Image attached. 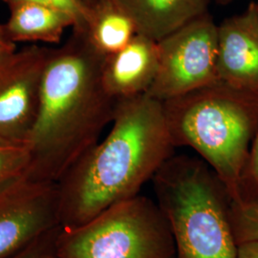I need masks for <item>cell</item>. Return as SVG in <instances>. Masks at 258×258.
<instances>
[{"label":"cell","instance_id":"1","mask_svg":"<svg viewBox=\"0 0 258 258\" xmlns=\"http://www.w3.org/2000/svg\"><path fill=\"white\" fill-rule=\"evenodd\" d=\"M175 148L163 102L147 94L118 100L106 137L56 183L59 227L83 225L138 195Z\"/></svg>","mask_w":258,"mask_h":258},{"label":"cell","instance_id":"2","mask_svg":"<svg viewBox=\"0 0 258 258\" xmlns=\"http://www.w3.org/2000/svg\"><path fill=\"white\" fill-rule=\"evenodd\" d=\"M104 57L83 32L74 30L63 45L52 50L27 141L30 178L56 184L112 122L118 101L102 83Z\"/></svg>","mask_w":258,"mask_h":258},{"label":"cell","instance_id":"3","mask_svg":"<svg viewBox=\"0 0 258 258\" xmlns=\"http://www.w3.org/2000/svg\"><path fill=\"white\" fill-rule=\"evenodd\" d=\"M163 102L175 147H188L212 167L230 194L242 197V178L258 129V93L220 81Z\"/></svg>","mask_w":258,"mask_h":258},{"label":"cell","instance_id":"4","mask_svg":"<svg viewBox=\"0 0 258 258\" xmlns=\"http://www.w3.org/2000/svg\"><path fill=\"white\" fill-rule=\"evenodd\" d=\"M152 182L176 258H236L230 194L203 159L173 154Z\"/></svg>","mask_w":258,"mask_h":258},{"label":"cell","instance_id":"5","mask_svg":"<svg viewBox=\"0 0 258 258\" xmlns=\"http://www.w3.org/2000/svg\"><path fill=\"white\" fill-rule=\"evenodd\" d=\"M52 250L56 258H176L165 214L157 202L140 194L83 225L59 227Z\"/></svg>","mask_w":258,"mask_h":258},{"label":"cell","instance_id":"6","mask_svg":"<svg viewBox=\"0 0 258 258\" xmlns=\"http://www.w3.org/2000/svg\"><path fill=\"white\" fill-rule=\"evenodd\" d=\"M217 26L207 12L159 40L158 71L147 95L165 102L218 82Z\"/></svg>","mask_w":258,"mask_h":258},{"label":"cell","instance_id":"7","mask_svg":"<svg viewBox=\"0 0 258 258\" xmlns=\"http://www.w3.org/2000/svg\"><path fill=\"white\" fill-rule=\"evenodd\" d=\"M59 228L57 184L22 176L0 189V258Z\"/></svg>","mask_w":258,"mask_h":258},{"label":"cell","instance_id":"8","mask_svg":"<svg viewBox=\"0 0 258 258\" xmlns=\"http://www.w3.org/2000/svg\"><path fill=\"white\" fill-rule=\"evenodd\" d=\"M51 48L32 45L0 63V137L27 143L37 120Z\"/></svg>","mask_w":258,"mask_h":258},{"label":"cell","instance_id":"9","mask_svg":"<svg viewBox=\"0 0 258 258\" xmlns=\"http://www.w3.org/2000/svg\"><path fill=\"white\" fill-rule=\"evenodd\" d=\"M217 76L232 87L258 93L256 1L217 26Z\"/></svg>","mask_w":258,"mask_h":258},{"label":"cell","instance_id":"10","mask_svg":"<svg viewBox=\"0 0 258 258\" xmlns=\"http://www.w3.org/2000/svg\"><path fill=\"white\" fill-rule=\"evenodd\" d=\"M158 65V41L137 34L118 52L104 57V88L117 101L147 94L156 78Z\"/></svg>","mask_w":258,"mask_h":258},{"label":"cell","instance_id":"11","mask_svg":"<svg viewBox=\"0 0 258 258\" xmlns=\"http://www.w3.org/2000/svg\"><path fill=\"white\" fill-rule=\"evenodd\" d=\"M138 34L156 41L209 12L208 0H118Z\"/></svg>","mask_w":258,"mask_h":258},{"label":"cell","instance_id":"12","mask_svg":"<svg viewBox=\"0 0 258 258\" xmlns=\"http://www.w3.org/2000/svg\"><path fill=\"white\" fill-rule=\"evenodd\" d=\"M11 15L5 28L15 42H45L57 44L65 30L74 28L73 18L63 11L31 2L10 5Z\"/></svg>","mask_w":258,"mask_h":258},{"label":"cell","instance_id":"13","mask_svg":"<svg viewBox=\"0 0 258 258\" xmlns=\"http://www.w3.org/2000/svg\"><path fill=\"white\" fill-rule=\"evenodd\" d=\"M81 32L104 56L118 52L138 34L135 22L118 0H95L86 26Z\"/></svg>","mask_w":258,"mask_h":258},{"label":"cell","instance_id":"14","mask_svg":"<svg viewBox=\"0 0 258 258\" xmlns=\"http://www.w3.org/2000/svg\"><path fill=\"white\" fill-rule=\"evenodd\" d=\"M31 152L27 143L0 137V189L27 173Z\"/></svg>","mask_w":258,"mask_h":258},{"label":"cell","instance_id":"15","mask_svg":"<svg viewBox=\"0 0 258 258\" xmlns=\"http://www.w3.org/2000/svg\"><path fill=\"white\" fill-rule=\"evenodd\" d=\"M231 220L237 244L258 241V194L231 201Z\"/></svg>","mask_w":258,"mask_h":258},{"label":"cell","instance_id":"16","mask_svg":"<svg viewBox=\"0 0 258 258\" xmlns=\"http://www.w3.org/2000/svg\"><path fill=\"white\" fill-rule=\"evenodd\" d=\"M8 5L18 2H31L63 11L75 21L74 31H83L90 15V5L83 0H2Z\"/></svg>","mask_w":258,"mask_h":258},{"label":"cell","instance_id":"17","mask_svg":"<svg viewBox=\"0 0 258 258\" xmlns=\"http://www.w3.org/2000/svg\"><path fill=\"white\" fill-rule=\"evenodd\" d=\"M258 194V129L251 147L242 178V196Z\"/></svg>","mask_w":258,"mask_h":258},{"label":"cell","instance_id":"18","mask_svg":"<svg viewBox=\"0 0 258 258\" xmlns=\"http://www.w3.org/2000/svg\"><path fill=\"white\" fill-rule=\"evenodd\" d=\"M57 230L48 233L41 238L36 240L26 248L8 258H42L49 249L53 247L55 232Z\"/></svg>","mask_w":258,"mask_h":258},{"label":"cell","instance_id":"19","mask_svg":"<svg viewBox=\"0 0 258 258\" xmlns=\"http://www.w3.org/2000/svg\"><path fill=\"white\" fill-rule=\"evenodd\" d=\"M16 44L8 36L5 25L0 24V63L17 52Z\"/></svg>","mask_w":258,"mask_h":258},{"label":"cell","instance_id":"20","mask_svg":"<svg viewBox=\"0 0 258 258\" xmlns=\"http://www.w3.org/2000/svg\"><path fill=\"white\" fill-rule=\"evenodd\" d=\"M236 258H258V241H246L237 244Z\"/></svg>","mask_w":258,"mask_h":258},{"label":"cell","instance_id":"21","mask_svg":"<svg viewBox=\"0 0 258 258\" xmlns=\"http://www.w3.org/2000/svg\"><path fill=\"white\" fill-rule=\"evenodd\" d=\"M53 247L51 248V249H49L48 251H47L46 253L43 255V257L42 258H56L55 255H54V253H53Z\"/></svg>","mask_w":258,"mask_h":258},{"label":"cell","instance_id":"22","mask_svg":"<svg viewBox=\"0 0 258 258\" xmlns=\"http://www.w3.org/2000/svg\"><path fill=\"white\" fill-rule=\"evenodd\" d=\"M85 3H87L88 5H91L93 2H95V0H83Z\"/></svg>","mask_w":258,"mask_h":258},{"label":"cell","instance_id":"23","mask_svg":"<svg viewBox=\"0 0 258 258\" xmlns=\"http://www.w3.org/2000/svg\"><path fill=\"white\" fill-rule=\"evenodd\" d=\"M209 2L210 1H212V0H208ZM213 1H217V2H220V3H226V2H228V1H230V0H213Z\"/></svg>","mask_w":258,"mask_h":258},{"label":"cell","instance_id":"24","mask_svg":"<svg viewBox=\"0 0 258 258\" xmlns=\"http://www.w3.org/2000/svg\"><path fill=\"white\" fill-rule=\"evenodd\" d=\"M256 5H257V7H258V1H256Z\"/></svg>","mask_w":258,"mask_h":258},{"label":"cell","instance_id":"25","mask_svg":"<svg viewBox=\"0 0 258 258\" xmlns=\"http://www.w3.org/2000/svg\"></svg>","mask_w":258,"mask_h":258}]
</instances>
